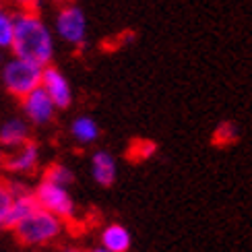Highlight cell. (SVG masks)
Segmentation results:
<instances>
[{"label":"cell","mask_w":252,"mask_h":252,"mask_svg":"<svg viewBox=\"0 0 252 252\" xmlns=\"http://www.w3.org/2000/svg\"><path fill=\"white\" fill-rule=\"evenodd\" d=\"M10 50L15 56L48 66L52 64L56 52V35L35 10H21L15 15V33Z\"/></svg>","instance_id":"obj_1"},{"label":"cell","mask_w":252,"mask_h":252,"mask_svg":"<svg viewBox=\"0 0 252 252\" xmlns=\"http://www.w3.org/2000/svg\"><path fill=\"white\" fill-rule=\"evenodd\" d=\"M13 229L21 244H25L29 248H39V246H48L52 242H56L62 236V232H64V221L54 213L46 211V209L35 207Z\"/></svg>","instance_id":"obj_2"},{"label":"cell","mask_w":252,"mask_h":252,"mask_svg":"<svg viewBox=\"0 0 252 252\" xmlns=\"http://www.w3.org/2000/svg\"><path fill=\"white\" fill-rule=\"evenodd\" d=\"M41 70H44V66L37 64V62H31L27 58L13 54V58H8L2 64L0 79H2V85L10 95L21 99L23 95H27L29 91L39 87Z\"/></svg>","instance_id":"obj_3"},{"label":"cell","mask_w":252,"mask_h":252,"mask_svg":"<svg viewBox=\"0 0 252 252\" xmlns=\"http://www.w3.org/2000/svg\"><path fill=\"white\" fill-rule=\"evenodd\" d=\"M87 15L79 4H64L54 17V35L72 48H83L87 44Z\"/></svg>","instance_id":"obj_4"},{"label":"cell","mask_w":252,"mask_h":252,"mask_svg":"<svg viewBox=\"0 0 252 252\" xmlns=\"http://www.w3.org/2000/svg\"><path fill=\"white\" fill-rule=\"evenodd\" d=\"M33 196H35L37 207L54 213L62 221H70L77 215V205H75V198H72L68 186H60V184L48 182L41 178V182L33 190Z\"/></svg>","instance_id":"obj_5"},{"label":"cell","mask_w":252,"mask_h":252,"mask_svg":"<svg viewBox=\"0 0 252 252\" xmlns=\"http://www.w3.org/2000/svg\"><path fill=\"white\" fill-rule=\"evenodd\" d=\"M21 110L25 114V120L33 126H46L56 116L54 101L41 87H35L33 91L21 97Z\"/></svg>","instance_id":"obj_6"},{"label":"cell","mask_w":252,"mask_h":252,"mask_svg":"<svg viewBox=\"0 0 252 252\" xmlns=\"http://www.w3.org/2000/svg\"><path fill=\"white\" fill-rule=\"evenodd\" d=\"M39 87L48 93L52 101H54L56 110L70 108V103H72V85H70V81L66 79V75L60 68L52 66V64L44 66V70H41Z\"/></svg>","instance_id":"obj_7"},{"label":"cell","mask_w":252,"mask_h":252,"mask_svg":"<svg viewBox=\"0 0 252 252\" xmlns=\"http://www.w3.org/2000/svg\"><path fill=\"white\" fill-rule=\"evenodd\" d=\"M39 165V147L33 141H27L17 147L15 153L6 157V170L15 176L33 174Z\"/></svg>","instance_id":"obj_8"},{"label":"cell","mask_w":252,"mask_h":252,"mask_svg":"<svg viewBox=\"0 0 252 252\" xmlns=\"http://www.w3.org/2000/svg\"><path fill=\"white\" fill-rule=\"evenodd\" d=\"M91 178L95 184L110 188L118 178V161L110 151L99 149L91 155Z\"/></svg>","instance_id":"obj_9"},{"label":"cell","mask_w":252,"mask_h":252,"mask_svg":"<svg viewBox=\"0 0 252 252\" xmlns=\"http://www.w3.org/2000/svg\"><path fill=\"white\" fill-rule=\"evenodd\" d=\"M99 244L112 252H128L132 248V234L126 225L112 221L101 229Z\"/></svg>","instance_id":"obj_10"},{"label":"cell","mask_w":252,"mask_h":252,"mask_svg":"<svg viewBox=\"0 0 252 252\" xmlns=\"http://www.w3.org/2000/svg\"><path fill=\"white\" fill-rule=\"evenodd\" d=\"M29 141V122L25 118H8L0 126V145L6 149H17Z\"/></svg>","instance_id":"obj_11"},{"label":"cell","mask_w":252,"mask_h":252,"mask_svg":"<svg viewBox=\"0 0 252 252\" xmlns=\"http://www.w3.org/2000/svg\"><path fill=\"white\" fill-rule=\"evenodd\" d=\"M99 134H101L99 124L91 116H77L70 122V136L81 147H89L93 143H97Z\"/></svg>","instance_id":"obj_12"},{"label":"cell","mask_w":252,"mask_h":252,"mask_svg":"<svg viewBox=\"0 0 252 252\" xmlns=\"http://www.w3.org/2000/svg\"><path fill=\"white\" fill-rule=\"evenodd\" d=\"M238 139H240L238 124L232 122V120H221L211 132V143L215 147H229V145H234Z\"/></svg>","instance_id":"obj_13"},{"label":"cell","mask_w":252,"mask_h":252,"mask_svg":"<svg viewBox=\"0 0 252 252\" xmlns=\"http://www.w3.org/2000/svg\"><path fill=\"white\" fill-rule=\"evenodd\" d=\"M17 182H0V229H8Z\"/></svg>","instance_id":"obj_14"},{"label":"cell","mask_w":252,"mask_h":252,"mask_svg":"<svg viewBox=\"0 0 252 252\" xmlns=\"http://www.w3.org/2000/svg\"><path fill=\"white\" fill-rule=\"evenodd\" d=\"M44 180L70 188V184H75V172H72L70 167L64 165V163H52L44 172Z\"/></svg>","instance_id":"obj_15"},{"label":"cell","mask_w":252,"mask_h":252,"mask_svg":"<svg viewBox=\"0 0 252 252\" xmlns=\"http://www.w3.org/2000/svg\"><path fill=\"white\" fill-rule=\"evenodd\" d=\"M157 153V143L151 139H136L128 147V157L132 161H147Z\"/></svg>","instance_id":"obj_16"},{"label":"cell","mask_w":252,"mask_h":252,"mask_svg":"<svg viewBox=\"0 0 252 252\" xmlns=\"http://www.w3.org/2000/svg\"><path fill=\"white\" fill-rule=\"evenodd\" d=\"M15 33V15L0 6V50H10Z\"/></svg>","instance_id":"obj_17"},{"label":"cell","mask_w":252,"mask_h":252,"mask_svg":"<svg viewBox=\"0 0 252 252\" xmlns=\"http://www.w3.org/2000/svg\"><path fill=\"white\" fill-rule=\"evenodd\" d=\"M15 2L21 6V10H35L39 0H15Z\"/></svg>","instance_id":"obj_18"},{"label":"cell","mask_w":252,"mask_h":252,"mask_svg":"<svg viewBox=\"0 0 252 252\" xmlns=\"http://www.w3.org/2000/svg\"><path fill=\"white\" fill-rule=\"evenodd\" d=\"M89 252H112V250H108V248H103V246L99 244V246H95V248H91Z\"/></svg>","instance_id":"obj_19"},{"label":"cell","mask_w":252,"mask_h":252,"mask_svg":"<svg viewBox=\"0 0 252 252\" xmlns=\"http://www.w3.org/2000/svg\"><path fill=\"white\" fill-rule=\"evenodd\" d=\"M64 252H89V250H83V248H77V246H72V248H66Z\"/></svg>","instance_id":"obj_20"},{"label":"cell","mask_w":252,"mask_h":252,"mask_svg":"<svg viewBox=\"0 0 252 252\" xmlns=\"http://www.w3.org/2000/svg\"><path fill=\"white\" fill-rule=\"evenodd\" d=\"M70 2H77V0H70Z\"/></svg>","instance_id":"obj_21"},{"label":"cell","mask_w":252,"mask_h":252,"mask_svg":"<svg viewBox=\"0 0 252 252\" xmlns=\"http://www.w3.org/2000/svg\"><path fill=\"white\" fill-rule=\"evenodd\" d=\"M0 6H2V2H0Z\"/></svg>","instance_id":"obj_22"}]
</instances>
